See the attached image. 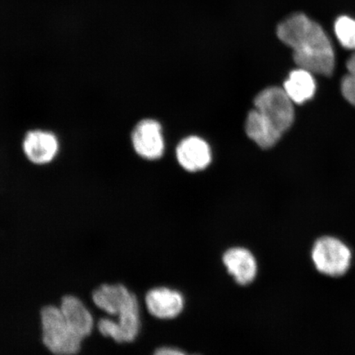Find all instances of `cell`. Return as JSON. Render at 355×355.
<instances>
[{
    "label": "cell",
    "instance_id": "cell-1",
    "mask_svg": "<svg viewBox=\"0 0 355 355\" xmlns=\"http://www.w3.org/2000/svg\"><path fill=\"white\" fill-rule=\"evenodd\" d=\"M277 37L293 50L300 68L329 77L334 72L336 57L329 37L318 22L304 13H295L281 22Z\"/></svg>",
    "mask_w": 355,
    "mask_h": 355
},
{
    "label": "cell",
    "instance_id": "cell-2",
    "mask_svg": "<svg viewBox=\"0 0 355 355\" xmlns=\"http://www.w3.org/2000/svg\"><path fill=\"white\" fill-rule=\"evenodd\" d=\"M40 339L51 355H79L84 341L75 334L62 314L58 304H44L39 313Z\"/></svg>",
    "mask_w": 355,
    "mask_h": 355
},
{
    "label": "cell",
    "instance_id": "cell-3",
    "mask_svg": "<svg viewBox=\"0 0 355 355\" xmlns=\"http://www.w3.org/2000/svg\"><path fill=\"white\" fill-rule=\"evenodd\" d=\"M90 304L105 316L117 318L126 311L140 306L135 293L123 282H104L91 293Z\"/></svg>",
    "mask_w": 355,
    "mask_h": 355
},
{
    "label": "cell",
    "instance_id": "cell-4",
    "mask_svg": "<svg viewBox=\"0 0 355 355\" xmlns=\"http://www.w3.org/2000/svg\"><path fill=\"white\" fill-rule=\"evenodd\" d=\"M254 107L282 135L294 122V103L283 88L269 87L261 91L256 96Z\"/></svg>",
    "mask_w": 355,
    "mask_h": 355
},
{
    "label": "cell",
    "instance_id": "cell-5",
    "mask_svg": "<svg viewBox=\"0 0 355 355\" xmlns=\"http://www.w3.org/2000/svg\"><path fill=\"white\" fill-rule=\"evenodd\" d=\"M141 330V306L126 311L115 318L103 315L96 319L97 334L119 345L135 343Z\"/></svg>",
    "mask_w": 355,
    "mask_h": 355
},
{
    "label": "cell",
    "instance_id": "cell-6",
    "mask_svg": "<svg viewBox=\"0 0 355 355\" xmlns=\"http://www.w3.org/2000/svg\"><path fill=\"white\" fill-rule=\"evenodd\" d=\"M21 146L25 158L37 166L51 165L59 157L61 148L55 132L40 128L26 132Z\"/></svg>",
    "mask_w": 355,
    "mask_h": 355
},
{
    "label": "cell",
    "instance_id": "cell-7",
    "mask_svg": "<svg viewBox=\"0 0 355 355\" xmlns=\"http://www.w3.org/2000/svg\"><path fill=\"white\" fill-rule=\"evenodd\" d=\"M312 257L319 272L337 277L348 270L352 254L343 242L335 238L324 237L314 244Z\"/></svg>",
    "mask_w": 355,
    "mask_h": 355
},
{
    "label": "cell",
    "instance_id": "cell-8",
    "mask_svg": "<svg viewBox=\"0 0 355 355\" xmlns=\"http://www.w3.org/2000/svg\"><path fill=\"white\" fill-rule=\"evenodd\" d=\"M62 314L71 329L84 341L94 334L96 318L91 306L76 294L68 293L58 303Z\"/></svg>",
    "mask_w": 355,
    "mask_h": 355
},
{
    "label": "cell",
    "instance_id": "cell-9",
    "mask_svg": "<svg viewBox=\"0 0 355 355\" xmlns=\"http://www.w3.org/2000/svg\"><path fill=\"white\" fill-rule=\"evenodd\" d=\"M133 149L140 157L150 159L161 158L165 150L161 124L153 119L140 121L131 135Z\"/></svg>",
    "mask_w": 355,
    "mask_h": 355
},
{
    "label": "cell",
    "instance_id": "cell-10",
    "mask_svg": "<svg viewBox=\"0 0 355 355\" xmlns=\"http://www.w3.org/2000/svg\"><path fill=\"white\" fill-rule=\"evenodd\" d=\"M144 303L150 316L161 320L174 319L184 309L183 295L165 286L150 288L146 293Z\"/></svg>",
    "mask_w": 355,
    "mask_h": 355
},
{
    "label": "cell",
    "instance_id": "cell-11",
    "mask_svg": "<svg viewBox=\"0 0 355 355\" xmlns=\"http://www.w3.org/2000/svg\"><path fill=\"white\" fill-rule=\"evenodd\" d=\"M223 263L230 276L239 285H250L257 277V260L254 255L245 248H230L224 254Z\"/></svg>",
    "mask_w": 355,
    "mask_h": 355
},
{
    "label": "cell",
    "instance_id": "cell-12",
    "mask_svg": "<svg viewBox=\"0 0 355 355\" xmlns=\"http://www.w3.org/2000/svg\"><path fill=\"white\" fill-rule=\"evenodd\" d=\"M176 154L180 166L191 172L204 170L211 161L209 145L198 137H189L182 141Z\"/></svg>",
    "mask_w": 355,
    "mask_h": 355
},
{
    "label": "cell",
    "instance_id": "cell-13",
    "mask_svg": "<svg viewBox=\"0 0 355 355\" xmlns=\"http://www.w3.org/2000/svg\"><path fill=\"white\" fill-rule=\"evenodd\" d=\"M247 135L260 148L268 149L276 145L282 135L259 111H250L246 119Z\"/></svg>",
    "mask_w": 355,
    "mask_h": 355
},
{
    "label": "cell",
    "instance_id": "cell-14",
    "mask_svg": "<svg viewBox=\"0 0 355 355\" xmlns=\"http://www.w3.org/2000/svg\"><path fill=\"white\" fill-rule=\"evenodd\" d=\"M283 89L293 103L303 104L313 96L316 83L312 73L300 68L292 71L288 75Z\"/></svg>",
    "mask_w": 355,
    "mask_h": 355
},
{
    "label": "cell",
    "instance_id": "cell-15",
    "mask_svg": "<svg viewBox=\"0 0 355 355\" xmlns=\"http://www.w3.org/2000/svg\"><path fill=\"white\" fill-rule=\"evenodd\" d=\"M335 33L341 46L348 50H355V20L348 16L336 19Z\"/></svg>",
    "mask_w": 355,
    "mask_h": 355
},
{
    "label": "cell",
    "instance_id": "cell-16",
    "mask_svg": "<svg viewBox=\"0 0 355 355\" xmlns=\"http://www.w3.org/2000/svg\"><path fill=\"white\" fill-rule=\"evenodd\" d=\"M348 73L345 75L341 83V91L346 100L355 106V54L346 64Z\"/></svg>",
    "mask_w": 355,
    "mask_h": 355
},
{
    "label": "cell",
    "instance_id": "cell-17",
    "mask_svg": "<svg viewBox=\"0 0 355 355\" xmlns=\"http://www.w3.org/2000/svg\"><path fill=\"white\" fill-rule=\"evenodd\" d=\"M153 355H189L183 350L173 347L159 348L154 352Z\"/></svg>",
    "mask_w": 355,
    "mask_h": 355
},
{
    "label": "cell",
    "instance_id": "cell-18",
    "mask_svg": "<svg viewBox=\"0 0 355 355\" xmlns=\"http://www.w3.org/2000/svg\"><path fill=\"white\" fill-rule=\"evenodd\" d=\"M193 355H198V354H193Z\"/></svg>",
    "mask_w": 355,
    "mask_h": 355
}]
</instances>
